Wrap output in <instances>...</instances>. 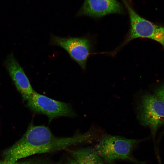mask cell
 <instances>
[{
    "label": "cell",
    "instance_id": "cell-1",
    "mask_svg": "<svg viewBox=\"0 0 164 164\" xmlns=\"http://www.w3.org/2000/svg\"><path fill=\"white\" fill-rule=\"evenodd\" d=\"M88 140L86 133L68 137H57L47 127L36 126L31 123L22 137L4 152V160L16 161L36 154L65 149L76 145L87 142Z\"/></svg>",
    "mask_w": 164,
    "mask_h": 164
},
{
    "label": "cell",
    "instance_id": "cell-11",
    "mask_svg": "<svg viewBox=\"0 0 164 164\" xmlns=\"http://www.w3.org/2000/svg\"><path fill=\"white\" fill-rule=\"evenodd\" d=\"M155 94L164 103V84L160 86L156 89Z\"/></svg>",
    "mask_w": 164,
    "mask_h": 164
},
{
    "label": "cell",
    "instance_id": "cell-9",
    "mask_svg": "<svg viewBox=\"0 0 164 164\" xmlns=\"http://www.w3.org/2000/svg\"><path fill=\"white\" fill-rule=\"evenodd\" d=\"M70 152L73 159L78 164H104L102 159L94 148H82Z\"/></svg>",
    "mask_w": 164,
    "mask_h": 164
},
{
    "label": "cell",
    "instance_id": "cell-4",
    "mask_svg": "<svg viewBox=\"0 0 164 164\" xmlns=\"http://www.w3.org/2000/svg\"><path fill=\"white\" fill-rule=\"evenodd\" d=\"M123 1L129 15L131 28L121 46L135 39L141 38L155 40L164 47V26L155 24L141 17L125 0Z\"/></svg>",
    "mask_w": 164,
    "mask_h": 164
},
{
    "label": "cell",
    "instance_id": "cell-12",
    "mask_svg": "<svg viewBox=\"0 0 164 164\" xmlns=\"http://www.w3.org/2000/svg\"><path fill=\"white\" fill-rule=\"evenodd\" d=\"M67 164H78L73 159H70L67 162Z\"/></svg>",
    "mask_w": 164,
    "mask_h": 164
},
{
    "label": "cell",
    "instance_id": "cell-10",
    "mask_svg": "<svg viewBox=\"0 0 164 164\" xmlns=\"http://www.w3.org/2000/svg\"><path fill=\"white\" fill-rule=\"evenodd\" d=\"M0 164H52V163L46 159L38 158L22 162L8 161L3 160L0 161Z\"/></svg>",
    "mask_w": 164,
    "mask_h": 164
},
{
    "label": "cell",
    "instance_id": "cell-6",
    "mask_svg": "<svg viewBox=\"0 0 164 164\" xmlns=\"http://www.w3.org/2000/svg\"><path fill=\"white\" fill-rule=\"evenodd\" d=\"M51 41L53 44L64 49L73 59L83 69H85L91 47L89 39L85 38H67L52 36Z\"/></svg>",
    "mask_w": 164,
    "mask_h": 164
},
{
    "label": "cell",
    "instance_id": "cell-3",
    "mask_svg": "<svg viewBox=\"0 0 164 164\" xmlns=\"http://www.w3.org/2000/svg\"><path fill=\"white\" fill-rule=\"evenodd\" d=\"M138 111L141 123L151 129L154 144L157 131L164 124V103L155 94H147L142 97Z\"/></svg>",
    "mask_w": 164,
    "mask_h": 164
},
{
    "label": "cell",
    "instance_id": "cell-7",
    "mask_svg": "<svg viewBox=\"0 0 164 164\" xmlns=\"http://www.w3.org/2000/svg\"><path fill=\"white\" fill-rule=\"evenodd\" d=\"M123 12L122 5L116 0H85L78 15L100 17Z\"/></svg>",
    "mask_w": 164,
    "mask_h": 164
},
{
    "label": "cell",
    "instance_id": "cell-2",
    "mask_svg": "<svg viewBox=\"0 0 164 164\" xmlns=\"http://www.w3.org/2000/svg\"><path fill=\"white\" fill-rule=\"evenodd\" d=\"M144 139L127 138L118 136L107 135L103 137L94 148L97 153L106 163L111 164L117 159H126L143 164L131 156L134 148Z\"/></svg>",
    "mask_w": 164,
    "mask_h": 164
},
{
    "label": "cell",
    "instance_id": "cell-5",
    "mask_svg": "<svg viewBox=\"0 0 164 164\" xmlns=\"http://www.w3.org/2000/svg\"><path fill=\"white\" fill-rule=\"evenodd\" d=\"M28 107L47 115L50 122L60 116L73 117L76 114L70 105L53 99L35 91L27 100Z\"/></svg>",
    "mask_w": 164,
    "mask_h": 164
},
{
    "label": "cell",
    "instance_id": "cell-8",
    "mask_svg": "<svg viewBox=\"0 0 164 164\" xmlns=\"http://www.w3.org/2000/svg\"><path fill=\"white\" fill-rule=\"evenodd\" d=\"M5 64L23 99L24 100L27 101L35 91L31 86L23 69L15 59L12 53L8 56Z\"/></svg>",
    "mask_w": 164,
    "mask_h": 164
}]
</instances>
